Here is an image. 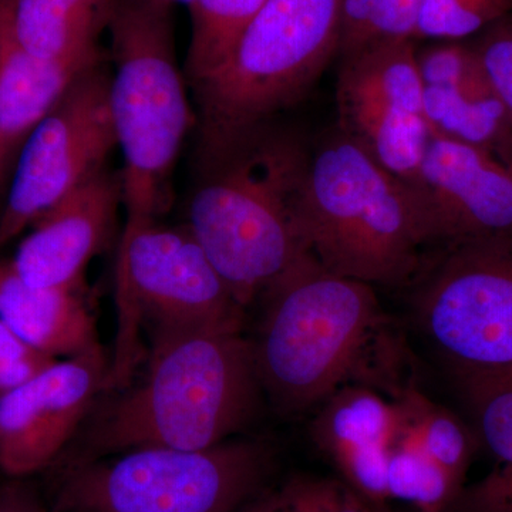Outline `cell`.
<instances>
[{
  "label": "cell",
  "mask_w": 512,
  "mask_h": 512,
  "mask_svg": "<svg viewBox=\"0 0 512 512\" xmlns=\"http://www.w3.org/2000/svg\"><path fill=\"white\" fill-rule=\"evenodd\" d=\"M147 369L104 407L63 466L138 448L204 450L247 429L265 396L242 333H185L150 346Z\"/></svg>",
  "instance_id": "cell-1"
},
{
  "label": "cell",
  "mask_w": 512,
  "mask_h": 512,
  "mask_svg": "<svg viewBox=\"0 0 512 512\" xmlns=\"http://www.w3.org/2000/svg\"><path fill=\"white\" fill-rule=\"evenodd\" d=\"M311 151L274 123L201 168L188 229L245 309L309 254L302 234Z\"/></svg>",
  "instance_id": "cell-2"
},
{
  "label": "cell",
  "mask_w": 512,
  "mask_h": 512,
  "mask_svg": "<svg viewBox=\"0 0 512 512\" xmlns=\"http://www.w3.org/2000/svg\"><path fill=\"white\" fill-rule=\"evenodd\" d=\"M251 340L264 394L285 416L319 407L350 384L384 323L375 286L302 255L265 289Z\"/></svg>",
  "instance_id": "cell-3"
},
{
  "label": "cell",
  "mask_w": 512,
  "mask_h": 512,
  "mask_svg": "<svg viewBox=\"0 0 512 512\" xmlns=\"http://www.w3.org/2000/svg\"><path fill=\"white\" fill-rule=\"evenodd\" d=\"M107 30L114 62L110 109L124 158L126 225L157 221L173 202L171 178L194 121L175 57L171 5L114 0Z\"/></svg>",
  "instance_id": "cell-4"
},
{
  "label": "cell",
  "mask_w": 512,
  "mask_h": 512,
  "mask_svg": "<svg viewBox=\"0 0 512 512\" xmlns=\"http://www.w3.org/2000/svg\"><path fill=\"white\" fill-rule=\"evenodd\" d=\"M302 234L326 271L372 286L409 282L426 247L413 185L339 128L311 154Z\"/></svg>",
  "instance_id": "cell-5"
},
{
  "label": "cell",
  "mask_w": 512,
  "mask_h": 512,
  "mask_svg": "<svg viewBox=\"0 0 512 512\" xmlns=\"http://www.w3.org/2000/svg\"><path fill=\"white\" fill-rule=\"evenodd\" d=\"M339 42L340 0H266L228 62L194 86L201 168L301 101Z\"/></svg>",
  "instance_id": "cell-6"
},
{
  "label": "cell",
  "mask_w": 512,
  "mask_h": 512,
  "mask_svg": "<svg viewBox=\"0 0 512 512\" xmlns=\"http://www.w3.org/2000/svg\"><path fill=\"white\" fill-rule=\"evenodd\" d=\"M119 330L106 390H123L150 346L185 333H242L247 309L188 227L124 225L116 265Z\"/></svg>",
  "instance_id": "cell-7"
},
{
  "label": "cell",
  "mask_w": 512,
  "mask_h": 512,
  "mask_svg": "<svg viewBox=\"0 0 512 512\" xmlns=\"http://www.w3.org/2000/svg\"><path fill=\"white\" fill-rule=\"evenodd\" d=\"M271 443L229 439L204 450L138 448L63 466L53 512H239L268 488Z\"/></svg>",
  "instance_id": "cell-8"
},
{
  "label": "cell",
  "mask_w": 512,
  "mask_h": 512,
  "mask_svg": "<svg viewBox=\"0 0 512 512\" xmlns=\"http://www.w3.org/2000/svg\"><path fill=\"white\" fill-rule=\"evenodd\" d=\"M116 147L110 73L100 62L70 83L20 151L0 211V251L70 192L106 170Z\"/></svg>",
  "instance_id": "cell-9"
},
{
  "label": "cell",
  "mask_w": 512,
  "mask_h": 512,
  "mask_svg": "<svg viewBox=\"0 0 512 512\" xmlns=\"http://www.w3.org/2000/svg\"><path fill=\"white\" fill-rule=\"evenodd\" d=\"M416 311L450 365L512 363V242L444 251Z\"/></svg>",
  "instance_id": "cell-10"
},
{
  "label": "cell",
  "mask_w": 512,
  "mask_h": 512,
  "mask_svg": "<svg viewBox=\"0 0 512 512\" xmlns=\"http://www.w3.org/2000/svg\"><path fill=\"white\" fill-rule=\"evenodd\" d=\"M409 184L426 247L512 242V170L488 151L433 134Z\"/></svg>",
  "instance_id": "cell-11"
},
{
  "label": "cell",
  "mask_w": 512,
  "mask_h": 512,
  "mask_svg": "<svg viewBox=\"0 0 512 512\" xmlns=\"http://www.w3.org/2000/svg\"><path fill=\"white\" fill-rule=\"evenodd\" d=\"M110 363L101 345L52 366L0 396V470L29 478L53 467L97 396Z\"/></svg>",
  "instance_id": "cell-12"
},
{
  "label": "cell",
  "mask_w": 512,
  "mask_h": 512,
  "mask_svg": "<svg viewBox=\"0 0 512 512\" xmlns=\"http://www.w3.org/2000/svg\"><path fill=\"white\" fill-rule=\"evenodd\" d=\"M121 204V175L101 171L33 222L10 266L36 288H80L87 265L113 234Z\"/></svg>",
  "instance_id": "cell-13"
},
{
  "label": "cell",
  "mask_w": 512,
  "mask_h": 512,
  "mask_svg": "<svg viewBox=\"0 0 512 512\" xmlns=\"http://www.w3.org/2000/svg\"><path fill=\"white\" fill-rule=\"evenodd\" d=\"M424 114L433 134L512 165V117L473 45L447 40L417 53Z\"/></svg>",
  "instance_id": "cell-14"
},
{
  "label": "cell",
  "mask_w": 512,
  "mask_h": 512,
  "mask_svg": "<svg viewBox=\"0 0 512 512\" xmlns=\"http://www.w3.org/2000/svg\"><path fill=\"white\" fill-rule=\"evenodd\" d=\"M399 413L372 387L346 384L320 404L311 423L315 446L369 505L390 503L387 460Z\"/></svg>",
  "instance_id": "cell-15"
},
{
  "label": "cell",
  "mask_w": 512,
  "mask_h": 512,
  "mask_svg": "<svg viewBox=\"0 0 512 512\" xmlns=\"http://www.w3.org/2000/svg\"><path fill=\"white\" fill-rule=\"evenodd\" d=\"M15 0H0V197L32 131L84 70L103 62L101 52L47 62L30 55L13 22Z\"/></svg>",
  "instance_id": "cell-16"
},
{
  "label": "cell",
  "mask_w": 512,
  "mask_h": 512,
  "mask_svg": "<svg viewBox=\"0 0 512 512\" xmlns=\"http://www.w3.org/2000/svg\"><path fill=\"white\" fill-rule=\"evenodd\" d=\"M0 320L33 349L56 360L100 345L96 320L80 288L30 286L10 262H0Z\"/></svg>",
  "instance_id": "cell-17"
},
{
  "label": "cell",
  "mask_w": 512,
  "mask_h": 512,
  "mask_svg": "<svg viewBox=\"0 0 512 512\" xmlns=\"http://www.w3.org/2000/svg\"><path fill=\"white\" fill-rule=\"evenodd\" d=\"M339 130L375 163L407 183L419 171L433 130L419 114L386 100L336 93Z\"/></svg>",
  "instance_id": "cell-18"
},
{
  "label": "cell",
  "mask_w": 512,
  "mask_h": 512,
  "mask_svg": "<svg viewBox=\"0 0 512 512\" xmlns=\"http://www.w3.org/2000/svg\"><path fill=\"white\" fill-rule=\"evenodd\" d=\"M114 0H15L16 36L30 55L64 62L101 52Z\"/></svg>",
  "instance_id": "cell-19"
},
{
  "label": "cell",
  "mask_w": 512,
  "mask_h": 512,
  "mask_svg": "<svg viewBox=\"0 0 512 512\" xmlns=\"http://www.w3.org/2000/svg\"><path fill=\"white\" fill-rule=\"evenodd\" d=\"M336 93L390 101L426 119L413 40H386L342 57Z\"/></svg>",
  "instance_id": "cell-20"
},
{
  "label": "cell",
  "mask_w": 512,
  "mask_h": 512,
  "mask_svg": "<svg viewBox=\"0 0 512 512\" xmlns=\"http://www.w3.org/2000/svg\"><path fill=\"white\" fill-rule=\"evenodd\" d=\"M450 369L478 447L497 466L512 464V363Z\"/></svg>",
  "instance_id": "cell-21"
},
{
  "label": "cell",
  "mask_w": 512,
  "mask_h": 512,
  "mask_svg": "<svg viewBox=\"0 0 512 512\" xmlns=\"http://www.w3.org/2000/svg\"><path fill=\"white\" fill-rule=\"evenodd\" d=\"M266 0H195L185 72L195 84L218 72L247 32Z\"/></svg>",
  "instance_id": "cell-22"
},
{
  "label": "cell",
  "mask_w": 512,
  "mask_h": 512,
  "mask_svg": "<svg viewBox=\"0 0 512 512\" xmlns=\"http://www.w3.org/2000/svg\"><path fill=\"white\" fill-rule=\"evenodd\" d=\"M397 413L399 424L387 460L389 500L404 501L419 512H446L464 487L421 453L399 406Z\"/></svg>",
  "instance_id": "cell-23"
},
{
  "label": "cell",
  "mask_w": 512,
  "mask_h": 512,
  "mask_svg": "<svg viewBox=\"0 0 512 512\" xmlns=\"http://www.w3.org/2000/svg\"><path fill=\"white\" fill-rule=\"evenodd\" d=\"M420 0H340L339 56L416 37Z\"/></svg>",
  "instance_id": "cell-24"
},
{
  "label": "cell",
  "mask_w": 512,
  "mask_h": 512,
  "mask_svg": "<svg viewBox=\"0 0 512 512\" xmlns=\"http://www.w3.org/2000/svg\"><path fill=\"white\" fill-rule=\"evenodd\" d=\"M510 12L512 0H420L416 37L461 40Z\"/></svg>",
  "instance_id": "cell-25"
},
{
  "label": "cell",
  "mask_w": 512,
  "mask_h": 512,
  "mask_svg": "<svg viewBox=\"0 0 512 512\" xmlns=\"http://www.w3.org/2000/svg\"><path fill=\"white\" fill-rule=\"evenodd\" d=\"M276 512H372L343 480L293 476L276 487Z\"/></svg>",
  "instance_id": "cell-26"
},
{
  "label": "cell",
  "mask_w": 512,
  "mask_h": 512,
  "mask_svg": "<svg viewBox=\"0 0 512 512\" xmlns=\"http://www.w3.org/2000/svg\"><path fill=\"white\" fill-rule=\"evenodd\" d=\"M473 46L512 117V12L488 26Z\"/></svg>",
  "instance_id": "cell-27"
},
{
  "label": "cell",
  "mask_w": 512,
  "mask_h": 512,
  "mask_svg": "<svg viewBox=\"0 0 512 512\" xmlns=\"http://www.w3.org/2000/svg\"><path fill=\"white\" fill-rule=\"evenodd\" d=\"M57 362L19 338L0 320V396Z\"/></svg>",
  "instance_id": "cell-28"
},
{
  "label": "cell",
  "mask_w": 512,
  "mask_h": 512,
  "mask_svg": "<svg viewBox=\"0 0 512 512\" xmlns=\"http://www.w3.org/2000/svg\"><path fill=\"white\" fill-rule=\"evenodd\" d=\"M446 512H512V464L497 466L477 483L464 485Z\"/></svg>",
  "instance_id": "cell-29"
},
{
  "label": "cell",
  "mask_w": 512,
  "mask_h": 512,
  "mask_svg": "<svg viewBox=\"0 0 512 512\" xmlns=\"http://www.w3.org/2000/svg\"><path fill=\"white\" fill-rule=\"evenodd\" d=\"M0 512H53L29 478L8 477L0 484Z\"/></svg>",
  "instance_id": "cell-30"
},
{
  "label": "cell",
  "mask_w": 512,
  "mask_h": 512,
  "mask_svg": "<svg viewBox=\"0 0 512 512\" xmlns=\"http://www.w3.org/2000/svg\"><path fill=\"white\" fill-rule=\"evenodd\" d=\"M276 504H278L276 487H268L239 512H276Z\"/></svg>",
  "instance_id": "cell-31"
},
{
  "label": "cell",
  "mask_w": 512,
  "mask_h": 512,
  "mask_svg": "<svg viewBox=\"0 0 512 512\" xmlns=\"http://www.w3.org/2000/svg\"><path fill=\"white\" fill-rule=\"evenodd\" d=\"M370 510L372 512H399L394 510V508L390 507L389 503H384L380 505H369Z\"/></svg>",
  "instance_id": "cell-32"
},
{
  "label": "cell",
  "mask_w": 512,
  "mask_h": 512,
  "mask_svg": "<svg viewBox=\"0 0 512 512\" xmlns=\"http://www.w3.org/2000/svg\"><path fill=\"white\" fill-rule=\"evenodd\" d=\"M158 2L167 3V5H173V3H185V5L190 6L191 3L195 2V0H158Z\"/></svg>",
  "instance_id": "cell-33"
},
{
  "label": "cell",
  "mask_w": 512,
  "mask_h": 512,
  "mask_svg": "<svg viewBox=\"0 0 512 512\" xmlns=\"http://www.w3.org/2000/svg\"><path fill=\"white\" fill-rule=\"evenodd\" d=\"M511 170H512V165H511Z\"/></svg>",
  "instance_id": "cell-34"
}]
</instances>
